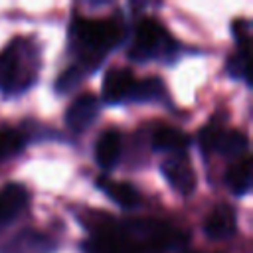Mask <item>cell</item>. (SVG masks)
Wrapping results in <instances>:
<instances>
[{
	"label": "cell",
	"instance_id": "8fae6325",
	"mask_svg": "<svg viewBox=\"0 0 253 253\" xmlns=\"http://www.w3.org/2000/svg\"><path fill=\"white\" fill-rule=\"evenodd\" d=\"M28 204V192L22 184L10 182L0 190V223L20 215Z\"/></svg>",
	"mask_w": 253,
	"mask_h": 253
},
{
	"label": "cell",
	"instance_id": "5bb4252c",
	"mask_svg": "<svg viewBox=\"0 0 253 253\" xmlns=\"http://www.w3.org/2000/svg\"><path fill=\"white\" fill-rule=\"evenodd\" d=\"M247 134L241 130H233V128H223L217 144H215V152H221L225 156H239L241 152L247 150Z\"/></svg>",
	"mask_w": 253,
	"mask_h": 253
},
{
	"label": "cell",
	"instance_id": "7c38bea8",
	"mask_svg": "<svg viewBox=\"0 0 253 253\" xmlns=\"http://www.w3.org/2000/svg\"><path fill=\"white\" fill-rule=\"evenodd\" d=\"M97 184L105 192V196H109L121 208H134L140 202V194L128 182H119V180H111V178H99Z\"/></svg>",
	"mask_w": 253,
	"mask_h": 253
},
{
	"label": "cell",
	"instance_id": "2e32d148",
	"mask_svg": "<svg viewBox=\"0 0 253 253\" xmlns=\"http://www.w3.org/2000/svg\"><path fill=\"white\" fill-rule=\"evenodd\" d=\"M26 144V138L16 128H0V162L18 154Z\"/></svg>",
	"mask_w": 253,
	"mask_h": 253
},
{
	"label": "cell",
	"instance_id": "5b68a950",
	"mask_svg": "<svg viewBox=\"0 0 253 253\" xmlns=\"http://www.w3.org/2000/svg\"><path fill=\"white\" fill-rule=\"evenodd\" d=\"M134 85H136V77L128 67H113L105 73L103 79V99L113 105L130 101Z\"/></svg>",
	"mask_w": 253,
	"mask_h": 253
},
{
	"label": "cell",
	"instance_id": "ba28073f",
	"mask_svg": "<svg viewBox=\"0 0 253 253\" xmlns=\"http://www.w3.org/2000/svg\"><path fill=\"white\" fill-rule=\"evenodd\" d=\"M235 229H237V217H235V210L229 204L213 206V210L208 213L204 221V233L211 241L229 239L235 233Z\"/></svg>",
	"mask_w": 253,
	"mask_h": 253
},
{
	"label": "cell",
	"instance_id": "30bf717a",
	"mask_svg": "<svg viewBox=\"0 0 253 253\" xmlns=\"http://www.w3.org/2000/svg\"><path fill=\"white\" fill-rule=\"evenodd\" d=\"M190 146V136L174 126L160 125L152 132V148L164 150V152H174V156H182Z\"/></svg>",
	"mask_w": 253,
	"mask_h": 253
},
{
	"label": "cell",
	"instance_id": "3957f363",
	"mask_svg": "<svg viewBox=\"0 0 253 253\" xmlns=\"http://www.w3.org/2000/svg\"><path fill=\"white\" fill-rule=\"evenodd\" d=\"M174 40L168 32L152 18H142L136 28L128 47V57L134 61H146L166 55V51H174Z\"/></svg>",
	"mask_w": 253,
	"mask_h": 253
},
{
	"label": "cell",
	"instance_id": "d6986e66",
	"mask_svg": "<svg viewBox=\"0 0 253 253\" xmlns=\"http://www.w3.org/2000/svg\"><path fill=\"white\" fill-rule=\"evenodd\" d=\"M247 61H249V47H239V51L229 55L225 69L233 79H247Z\"/></svg>",
	"mask_w": 253,
	"mask_h": 253
},
{
	"label": "cell",
	"instance_id": "8992f818",
	"mask_svg": "<svg viewBox=\"0 0 253 253\" xmlns=\"http://www.w3.org/2000/svg\"><path fill=\"white\" fill-rule=\"evenodd\" d=\"M164 180L182 196H188L196 188V172L184 156H170L160 164Z\"/></svg>",
	"mask_w": 253,
	"mask_h": 253
},
{
	"label": "cell",
	"instance_id": "ac0fdd59",
	"mask_svg": "<svg viewBox=\"0 0 253 253\" xmlns=\"http://www.w3.org/2000/svg\"><path fill=\"white\" fill-rule=\"evenodd\" d=\"M221 130H223V126L213 125V123L204 125V126L200 128V132H198V142H200V148H202L204 154H213V152H215V144H217V138H219Z\"/></svg>",
	"mask_w": 253,
	"mask_h": 253
},
{
	"label": "cell",
	"instance_id": "52a82bcc",
	"mask_svg": "<svg viewBox=\"0 0 253 253\" xmlns=\"http://www.w3.org/2000/svg\"><path fill=\"white\" fill-rule=\"evenodd\" d=\"M97 117H99L97 97L93 93H83V95H77L69 103L65 111V125L73 132H81V130H87Z\"/></svg>",
	"mask_w": 253,
	"mask_h": 253
},
{
	"label": "cell",
	"instance_id": "6da1fadb",
	"mask_svg": "<svg viewBox=\"0 0 253 253\" xmlns=\"http://www.w3.org/2000/svg\"><path fill=\"white\" fill-rule=\"evenodd\" d=\"M71 47L79 57V67L85 65L89 71L97 69L105 55L123 42L125 28L113 18L103 20H89V18H75L71 24Z\"/></svg>",
	"mask_w": 253,
	"mask_h": 253
},
{
	"label": "cell",
	"instance_id": "ffe728a7",
	"mask_svg": "<svg viewBox=\"0 0 253 253\" xmlns=\"http://www.w3.org/2000/svg\"><path fill=\"white\" fill-rule=\"evenodd\" d=\"M231 30H233V38L237 40L239 47H249V22L239 18L231 24Z\"/></svg>",
	"mask_w": 253,
	"mask_h": 253
},
{
	"label": "cell",
	"instance_id": "4fadbf2b",
	"mask_svg": "<svg viewBox=\"0 0 253 253\" xmlns=\"http://www.w3.org/2000/svg\"><path fill=\"white\" fill-rule=\"evenodd\" d=\"M225 182H227L229 190H231L235 196L247 194L249 188H251V160H249V158H241V160L233 162V164L227 168Z\"/></svg>",
	"mask_w": 253,
	"mask_h": 253
},
{
	"label": "cell",
	"instance_id": "9c48e42d",
	"mask_svg": "<svg viewBox=\"0 0 253 253\" xmlns=\"http://www.w3.org/2000/svg\"><path fill=\"white\" fill-rule=\"evenodd\" d=\"M121 148H123V136L117 128H107L105 132H101V136L95 142V158L97 164L103 170H111L117 166L119 156H121Z\"/></svg>",
	"mask_w": 253,
	"mask_h": 253
},
{
	"label": "cell",
	"instance_id": "277c9868",
	"mask_svg": "<svg viewBox=\"0 0 253 253\" xmlns=\"http://www.w3.org/2000/svg\"><path fill=\"white\" fill-rule=\"evenodd\" d=\"M55 241L38 229H22L0 245V253H53Z\"/></svg>",
	"mask_w": 253,
	"mask_h": 253
},
{
	"label": "cell",
	"instance_id": "9a60e30c",
	"mask_svg": "<svg viewBox=\"0 0 253 253\" xmlns=\"http://www.w3.org/2000/svg\"><path fill=\"white\" fill-rule=\"evenodd\" d=\"M166 95V85L160 77H146L142 81H136L130 101H158Z\"/></svg>",
	"mask_w": 253,
	"mask_h": 253
},
{
	"label": "cell",
	"instance_id": "e0dca14e",
	"mask_svg": "<svg viewBox=\"0 0 253 253\" xmlns=\"http://www.w3.org/2000/svg\"><path fill=\"white\" fill-rule=\"evenodd\" d=\"M83 81V69L79 67V65H71V67H67L63 73H59V77H57V81H55V91L57 93H69V91H73L79 83Z\"/></svg>",
	"mask_w": 253,
	"mask_h": 253
},
{
	"label": "cell",
	"instance_id": "7a4b0ae2",
	"mask_svg": "<svg viewBox=\"0 0 253 253\" xmlns=\"http://www.w3.org/2000/svg\"><path fill=\"white\" fill-rule=\"evenodd\" d=\"M38 51L24 38L12 40L0 51V91L22 93L36 83Z\"/></svg>",
	"mask_w": 253,
	"mask_h": 253
}]
</instances>
